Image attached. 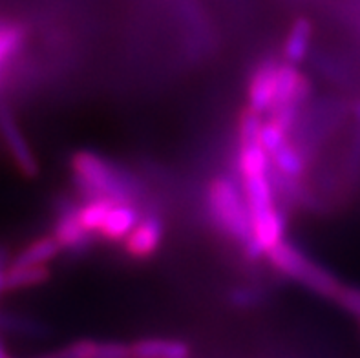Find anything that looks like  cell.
I'll return each instance as SVG.
<instances>
[{"label":"cell","mask_w":360,"mask_h":358,"mask_svg":"<svg viewBox=\"0 0 360 358\" xmlns=\"http://www.w3.org/2000/svg\"><path fill=\"white\" fill-rule=\"evenodd\" d=\"M63 252L53 234L41 236L27 243L17 256L11 258V265H48Z\"/></svg>","instance_id":"cell-10"},{"label":"cell","mask_w":360,"mask_h":358,"mask_svg":"<svg viewBox=\"0 0 360 358\" xmlns=\"http://www.w3.org/2000/svg\"><path fill=\"white\" fill-rule=\"evenodd\" d=\"M236 168L240 177L265 176V174H269L271 158L267 155V152L262 148L260 143L238 146Z\"/></svg>","instance_id":"cell-14"},{"label":"cell","mask_w":360,"mask_h":358,"mask_svg":"<svg viewBox=\"0 0 360 358\" xmlns=\"http://www.w3.org/2000/svg\"><path fill=\"white\" fill-rule=\"evenodd\" d=\"M265 258L269 260L271 265L282 276L297 281L302 287L313 290L315 295L322 296V298L335 300L337 293L342 287L335 274H331L328 269L309 258L300 247L291 241L282 240L278 245H274L273 249L267 250Z\"/></svg>","instance_id":"cell-3"},{"label":"cell","mask_w":360,"mask_h":358,"mask_svg":"<svg viewBox=\"0 0 360 358\" xmlns=\"http://www.w3.org/2000/svg\"><path fill=\"white\" fill-rule=\"evenodd\" d=\"M0 136H2L6 150H8L9 158L13 159L18 172L22 174L24 177H30V179L39 176V170H41L39 161L33 154L32 146L27 145L18 122L15 121L13 112L4 101H0Z\"/></svg>","instance_id":"cell-6"},{"label":"cell","mask_w":360,"mask_h":358,"mask_svg":"<svg viewBox=\"0 0 360 358\" xmlns=\"http://www.w3.org/2000/svg\"><path fill=\"white\" fill-rule=\"evenodd\" d=\"M165 238V222L160 207H150L141 212L134 231L123 240L124 252L134 260H146L160 250Z\"/></svg>","instance_id":"cell-5"},{"label":"cell","mask_w":360,"mask_h":358,"mask_svg":"<svg viewBox=\"0 0 360 358\" xmlns=\"http://www.w3.org/2000/svg\"><path fill=\"white\" fill-rule=\"evenodd\" d=\"M77 207L79 203H75L72 198H60L55 209L57 216H55L53 232H51L55 240L59 241L63 252H68L72 256H81L90 250L94 240L97 238L81 225L77 218Z\"/></svg>","instance_id":"cell-4"},{"label":"cell","mask_w":360,"mask_h":358,"mask_svg":"<svg viewBox=\"0 0 360 358\" xmlns=\"http://www.w3.org/2000/svg\"><path fill=\"white\" fill-rule=\"evenodd\" d=\"M8 357H9V354H8V351H6L4 344L0 342V358H8Z\"/></svg>","instance_id":"cell-23"},{"label":"cell","mask_w":360,"mask_h":358,"mask_svg":"<svg viewBox=\"0 0 360 358\" xmlns=\"http://www.w3.org/2000/svg\"><path fill=\"white\" fill-rule=\"evenodd\" d=\"M139 219H141V209L139 207L130 203H115L110 209L105 223L101 225L99 238L112 241V243H117V241L123 243L124 238L134 231Z\"/></svg>","instance_id":"cell-8"},{"label":"cell","mask_w":360,"mask_h":358,"mask_svg":"<svg viewBox=\"0 0 360 358\" xmlns=\"http://www.w3.org/2000/svg\"><path fill=\"white\" fill-rule=\"evenodd\" d=\"M264 122L262 114H256L251 108L243 110L240 114V121H238V146L258 143Z\"/></svg>","instance_id":"cell-17"},{"label":"cell","mask_w":360,"mask_h":358,"mask_svg":"<svg viewBox=\"0 0 360 358\" xmlns=\"http://www.w3.org/2000/svg\"><path fill=\"white\" fill-rule=\"evenodd\" d=\"M271 165L283 176L304 179L307 170V158L302 154V150L295 145V141L289 139L282 148H278L271 155Z\"/></svg>","instance_id":"cell-13"},{"label":"cell","mask_w":360,"mask_h":358,"mask_svg":"<svg viewBox=\"0 0 360 358\" xmlns=\"http://www.w3.org/2000/svg\"><path fill=\"white\" fill-rule=\"evenodd\" d=\"M207 210L221 236L234 241L240 250L255 241L252 218L242 183L229 174L212 177L207 186Z\"/></svg>","instance_id":"cell-2"},{"label":"cell","mask_w":360,"mask_h":358,"mask_svg":"<svg viewBox=\"0 0 360 358\" xmlns=\"http://www.w3.org/2000/svg\"><path fill=\"white\" fill-rule=\"evenodd\" d=\"M91 358H132V351L130 345L121 342H103L97 344Z\"/></svg>","instance_id":"cell-22"},{"label":"cell","mask_w":360,"mask_h":358,"mask_svg":"<svg viewBox=\"0 0 360 358\" xmlns=\"http://www.w3.org/2000/svg\"><path fill=\"white\" fill-rule=\"evenodd\" d=\"M8 358H13V357H8Z\"/></svg>","instance_id":"cell-25"},{"label":"cell","mask_w":360,"mask_h":358,"mask_svg":"<svg viewBox=\"0 0 360 358\" xmlns=\"http://www.w3.org/2000/svg\"><path fill=\"white\" fill-rule=\"evenodd\" d=\"M229 300H231V304H233L234 307L252 309L264 304L265 290L260 289V287L240 286L234 287V289L229 293Z\"/></svg>","instance_id":"cell-19"},{"label":"cell","mask_w":360,"mask_h":358,"mask_svg":"<svg viewBox=\"0 0 360 358\" xmlns=\"http://www.w3.org/2000/svg\"><path fill=\"white\" fill-rule=\"evenodd\" d=\"M24 39H26V32L22 26L0 20V68L20 51Z\"/></svg>","instance_id":"cell-16"},{"label":"cell","mask_w":360,"mask_h":358,"mask_svg":"<svg viewBox=\"0 0 360 358\" xmlns=\"http://www.w3.org/2000/svg\"><path fill=\"white\" fill-rule=\"evenodd\" d=\"M97 347V342L94 340H79L66 345L63 350L51 351V353L41 354L37 358H91Z\"/></svg>","instance_id":"cell-20"},{"label":"cell","mask_w":360,"mask_h":358,"mask_svg":"<svg viewBox=\"0 0 360 358\" xmlns=\"http://www.w3.org/2000/svg\"><path fill=\"white\" fill-rule=\"evenodd\" d=\"M132 358H188L191 347L181 340L145 338L130 345Z\"/></svg>","instance_id":"cell-11"},{"label":"cell","mask_w":360,"mask_h":358,"mask_svg":"<svg viewBox=\"0 0 360 358\" xmlns=\"http://www.w3.org/2000/svg\"><path fill=\"white\" fill-rule=\"evenodd\" d=\"M70 170L73 188L82 200L108 198L115 203L136 205L141 212L154 205L141 177L97 152L77 150L70 159Z\"/></svg>","instance_id":"cell-1"},{"label":"cell","mask_w":360,"mask_h":358,"mask_svg":"<svg viewBox=\"0 0 360 358\" xmlns=\"http://www.w3.org/2000/svg\"><path fill=\"white\" fill-rule=\"evenodd\" d=\"M50 276L51 272L48 265H11L9 263L4 274L6 293L42 286L50 280Z\"/></svg>","instance_id":"cell-12"},{"label":"cell","mask_w":360,"mask_h":358,"mask_svg":"<svg viewBox=\"0 0 360 358\" xmlns=\"http://www.w3.org/2000/svg\"><path fill=\"white\" fill-rule=\"evenodd\" d=\"M311 41H313V24L309 18L300 17L289 27L288 37L283 41L282 55L283 60L295 66L306 63L311 51Z\"/></svg>","instance_id":"cell-9"},{"label":"cell","mask_w":360,"mask_h":358,"mask_svg":"<svg viewBox=\"0 0 360 358\" xmlns=\"http://www.w3.org/2000/svg\"><path fill=\"white\" fill-rule=\"evenodd\" d=\"M288 141H289V132L283 130L280 124L269 121V119L264 122L258 143H260L262 148L267 152V155H269V158L274 154V152H276V150L282 148V146L285 145Z\"/></svg>","instance_id":"cell-18"},{"label":"cell","mask_w":360,"mask_h":358,"mask_svg":"<svg viewBox=\"0 0 360 358\" xmlns=\"http://www.w3.org/2000/svg\"><path fill=\"white\" fill-rule=\"evenodd\" d=\"M335 302L347 313L355 314L360 318V289L359 287H346L342 286L335 296Z\"/></svg>","instance_id":"cell-21"},{"label":"cell","mask_w":360,"mask_h":358,"mask_svg":"<svg viewBox=\"0 0 360 358\" xmlns=\"http://www.w3.org/2000/svg\"><path fill=\"white\" fill-rule=\"evenodd\" d=\"M353 112H355L356 117L360 119V101H359V103H356V105H355V108H353Z\"/></svg>","instance_id":"cell-24"},{"label":"cell","mask_w":360,"mask_h":358,"mask_svg":"<svg viewBox=\"0 0 360 358\" xmlns=\"http://www.w3.org/2000/svg\"><path fill=\"white\" fill-rule=\"evenodd\" d=\"M115 201L108 198H91V200H82V203L77 207V218L81 225L88 232L96 234L99 238V229L105 223L110 209L114 207Z\"/></svg>","instance_id":"cell-15"},{"label":"cell","mask_w":360,"mask_h":358,"mask_svg":"<svg viewBox=\"0 0 360 358\" xmlns=\"http://www.w3.org/2000/svg\"><path fill=\"white\" fill-rule=\"evenodd\" d=\"M280 60L271 55L258 63L252 72L247 87V108H251L256 114H269L274 99V79Z\"/></svg>","instance_id":"cell-7"}]
</instances>
